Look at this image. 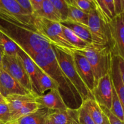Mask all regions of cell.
<instances>
[{
	"label": "cell",
	"mask_w": 124,
	"mask_h": 124,
	"mask_svg": "<svg viewBox=\"0 0 124 124\" xmlns=\"http://www.w3.org/2000/svg\"><path fill=\"white\" fill-rule=\"evenodd\" d=\"M71 5L87 14L97 8L94 0H73Z\"/></svg>",
	"instance_id": "f1b7e54d"
},
{
	"label": "cell",
	"mask_w": 124,
	"mask_h": 124,
	"mask_svg": "<svg viewBox=\"0 0 124 124\" xmlns=\"http://www.w3.org/2000/svg\"><path fill=\"white\" fill-rule=\"evenodd\" d=\"M6 102L5 98L0 94V102Z\"/></svg>",
	"instance_id": "ab89813d"
},
{
	"label": "cell",
	"mask_w": 124,
	"mask_h": 124,
	"mask_svg": "<svg viewBox=\"0 0 124 124\" xmlns=\"http://www.w3.org/2000/svg\"><path fill=\"white\" fill-rule=\"evenodd\" d=\"M73 56L75 67L79 76L87 89L92 93L95 87L96 82L90 64L84 56L76 50L73 53Z\"/></svg>",
	"instance_id": "7c38bea8"
},
{
	"label": "cell",
	"mask_w": 124,
	"mask_h": 124,
	"mask_svg": "<svg viewBox=\"0 0 124 124\" xmlns=\"http://www.w3.org/2000/svg\"><path fill=\"white\" fill-rule=\"evenodd\" d=\"M36 97L32 93L27 94H10L7 96L5 98V101L9 108L10 116L27 103L35 101Z\"/></svg>",
	"instance_id": "e0dca14e"
},
{
	"label": "cell",
	"mask_w": 124,
	"mask_h": 124,
	"mask_svg": "<svg viewBox=\"0 0 124 124\" xmlns=\"http://www.w3.org/2000/svg\"><path fill=\"white\" fill-rule=\"evenodd\" d=\"M76 50L84 56L90 64L96 84L101 78L110 73L111 63L110 47L90 44L84 49Z\"/></svg>",
	"instance_id": "3957f363"
},
{
	"label": "cell",
	"mask_w": 124,
	"mask_h": 124,
	"mask_svg": "<svg viewBox=\"0 0 124 124\" xmlns=\"http://www.w3.org/2000/svg\"><path fill=\"white\" fill-rule=\"evenodd\" d=\"M124 12L116 15L108 23L111 55L124 58Z\"/></svg>",
	"instance_id": "ba28073f"
},
{
	"label": "cell",
	"mask_w": 124,
	"mask_h": 124,
	"mask_svg": "<svg viewBox=\"0 0 124 124\" xmlns=\"http://www.w3.org/2000/svg\"><path fill=\"white\" fill-rule=\"evenodd\" d=\"M4 124H15V123H13V122H8V123H6Z\"/></svg>",
	"instance_id": "7bdbcfd3"
},
{
	"label": "cell",
	"mask_w": 124,
	"mask_h": 124,
	"mask_svg": "<svg viewBox=\"0 0 124 124\" xmlns=\"http://www.w3.org/2000/svg\"><path fill=\"white\" fill-rule=\"evenodd\" d=\"M102 124H109L108 120L107 117V116H105L104 113V121H103Z\"/></svg>",
	"instance_id": "74e56055"
},
{
	"label": "cell",
	"mask_w": 124,
	"mask_h": 124,
	"mask_svg": "<svg viewBox=\"0 0 124 124\" xmlns=\"http://www.w3.org/2000/svg\"><path fill=\"white\" fill-rule=\"evenodd\" d=\"M101 107V106H100ZM103 113L105 114V116L107 117L108 120L109 124H124V122H122L119 118H117L116 116L113 115L110 110L104 107H101Z\"/></svg>",
	"instance_id": "d6a6232c"
},
{
	"label": "cell",
	"mask_w": 124,
	"mask_h": 124,
	"mask_svg": "<svg viewBox=\"0 0 124 124\" xmlns=\"http://www.w3.org/2000/svg\"><path fill=\"white\" fill-rule=\"evenodd\" d=\"M49 1L59 13L61 18V21L67 20L69 5L65 0H49Z\"/></svg>",
	"instance_id": "f546056e"
},
{
	"label": "cell",
	"mask_w": 124,
	"mask_h": 124,
	"mask_svg": "<svg viewBox=\"0 0 124 124\" xmlns=\"http://www.w3.org/2000/svg\"><path fill=\"white\" fill-rule=\"evenodd\" d=\"M51 47L62 71L77 90L82 101L93 98L92 93L87 89L76 71L73 54L67 53L52 44H51Z\"/></svg>",
	"instance_id": "277c9868"
},
{
	"label": "cell",
	"mask_w": 124,
	"mask_h": 124,
	"mask_svg": "<svg viewBox=\"0 0 124 124\" xmlns=\"http://www.w3.org/2000/svg\"><path fill=\"white\" fill-rule=\"evenodd\" d=\"M78 110H52L48 116V119L53 124H70L73 119L78 118Z\"/></svg>",
	"instance_id": "ac0fdd59"
},
{
	"label": "cell",
	"mask_w": 124,
	"mask_h": 124,
	"mask_svg": "<svg viewBox=\"0 0 124 124\" xmlns=\"http://www.w3.org/2000/svg\"><path fill=\"white\" fill-rule=\"evenodd\" d=\"M114 3L116 15L123 13L124 12V0H114Z\"/></svg>",
	"instance_id": "d590c367"
},
{
	"label": "cell",
	"mask_w": 124,
	"mask_h": 124,
	"mask_svg": "<svg viewBox=\"0 0 124 124\" xmlns=\"http://www.w3.org/2000/svg\"><path fill=\"white\" fill-rule=\"evenodd\" d=\"M52 110L39 107L35 111L23 116L13 122L15 124H45L48 115Z\"/></svg>",
	"instance_id": "2e32d148"
},
{
	"label": "cell",
	"mask_w": 124,
	"mask_h": 124,
	"mask_svg": "<svg viewBox=\"0 0 124 124\" xmlns=\"http://www.w3.org/2000/svg\"><path fill=\"white\" fill-rule=\"evenodd\" d=\"M88 27L92 35V44L108 46L110 48L108 23L105 20L98 7L88 14Z\"/></svg>",
	"instance_id": "8992f818"
},
{
	"label": "cell",
	"mask_w": 124,
	"mask_h": 124,
	"mask_svg": "<svg viewBox=\"0 0 124 124\" xmlns=\"http://www.w3.org/2000/svg\"><path fill=\"white\" fill-rule=\"evenodd\" d=\"M38 81L41 94L51 90H58V86L53 80L38 67Z\"/></svg>",
	"instance_id": "603a6c76"
},
{
	"label": "cell",
	"mask_w": 124,
	"mask_h": 124,
	"mask_svg": "<svg viewBox=\"0 0 124 124\" xmlns=\"http://www.w3.org/2000/svg\"><path fill=\"white\" fill-rule=\"evenodd\" d=\"M0 124H3V123H2V122H0Z\"/></svg>",
	"instance_id": "ee69618b"
},
{
	"label": "cell",
	"mask_w": 124,
	"mask_h": 124,
	"mask_svg": "<svg viewBox=\"0 0 124 124\" xmlns=\"http://www.w3.org/2000/svg\"><path fill=\"white\" fill-rule=\"evenodd\" d=\"M35 101L39 105L40 107L46 108L50 110L68 108L56 89L51 90L47 93L38 96L35 98Z\"/></svg>",
	"instance_id": "9a60e30c"
},
{
	"label": "cell",
	"mask_w": 124,
	"mask_h": 124,
	"mask_svg": "<svg viewBox=\"0 0 124 124\" xmlns=\"http://www.w3.org/2000/svg\"><path fill=\"white\" fill-rule=\"evenodd\" d=\"M31 59L56 84L58 92L67 107L71 110H78L83 101L77 90L62 71L51 44L48 48L36 54Z\"/></svg>",
	"instance_id": "7a4b0ae2"
},
{
	"label": "cell",
	"mask_w": 124,
	"mask_h": 124,
	"mask_svg": "<svg viewBox=\"0 0 124 124\" xmlns=\"http://www.w3.org/2000/svg\"><path fill=\"white\" fill-rule=\"evenodd\" d=\"M0 122L3 124L10 122V112L6 102H0Z\"/></svg>",
	"instance_id": "4dcf8cb0"
},
{
	"label": "cell",
	"mask_w": 124,
	"mask_h": 124,
	"mask_svg": "<svg viewBox=\"0 0 124 124\" xmlns=\"http://www.w3.org/2000/svg\"><path fill=\"white\" fill-rule=\"evenodd\" d=\"M67 19L88 26V14L71 5H69Z\"/></svg>",
	"instance_id": "d4e9b609"
},
{
	"label": "cell",
	"mask_w": 124,
	"mask_h": 124,
	"mask_svg": "<svg viewBox=\"0 0 124 124\" xmlns=\"http://www.w3.org/2000/svg\"><path fill=\"white\" fill-rule=\"evenodd\" d=\"M35 16L43 18L52 21H61V18L58 11L55 9L49 0H43L42 6L39 10L33 13Z\"/></svg>",
	"instance_id": "44dd1931"
},
{
	"label": "cell",
	"mask_w": 124,
	"mask_h": 124,
	"mask_svg": "<svg viewBox=\"0 0 124 124\" xmlns=\"http://www.w3.org/2000/svg\"><path fill=\"white\" fill-rule=\"evenodd\" d=\"M4 54V51L3 48L0 46V69H2V58H3Z\"/></svg>",
	"instance_id": "8d00e7d4"
},
{
	"label": "cell",
	"mask_w": 124,
	"mask_h": 124,
	"mask_svg": "<svg viewBox=\"0 0 124 124\" xmlns=\"http://www.w3.org/2000/svg\"><path fill=\"white\" fill-rule=\"evenodd\" d=\"M111 83L118 95L121 103L124 105V59L117 55H111L110 71Z\"/></svg>",
	"instance_id": "30bf717a"
},
{
	"label": "cell",
	"mask_w": 124,
	"mask_h": 124,
	"mask_svg": "<svg viewBox=\"0 0 124 124\" xmlns=\"http://www.w3.org/2000/svg\"><path fill=\"white\" fill-rule=\"evenodd\" d=\"M29 1L33 10V13L39 10L41 6H42L43 0H29Z\"/></svg>",
	"instance_id": "836d02e7"
},
{
	"label": "cell",
	"mask_w": 124,
	"mask_h": 124,
	"mask_svg": "<svg viewBox=\"0 0 124 124\" xmlns=\"http://www.w3.org/2000/svg\"><path fill=\"white\" fill-rule=\"evenodd\" d=\"M2 69L16 80L23 87L32 93L30 78L18 54L8 55L4 54L2 58Z\"/></svg>",
	"instance_id": "52a82bcc"
},
{
	"label": "cell",
	"mask_w": 124,
	"mask_h": 124,
	"mask_svg": "<svg viewBox=\"0 0 124 124\" xmlns=\"http://www.w3.org/2000/svg\"><path fill=\"white\" fill-rule=\"evenodd\" d=\"M18 3L21 6L23 7L24 9H25V10L27 12H29L30 14L33 15V10L31 8V6H30V4L29 2V0H16Z\"/></svg>",
	"instance_id": "e575fe53"
},
{
	"label": "cell",
	"mask_w": 124,
	"mask_h": 124,
	"mask_svg": "<svg viewBox=\"0 0 124 124\" xmlns=\"http://www.w3.org/2000/svg\"><path fill=\"white\" fill-rule=\"evenodd\" d=\"M0 13L24 24L35 25V16L27 12L16 0H0Z\"/></svg>",
	"instance_id": "9c48e42d"
},
{
	"label": "cell",
	"mask_w": 124,
	"mask_h": 124,
	"mask_svg": "<svg viewBox=\"0 0 124 124\" xmlns=\"http://www.w3.org/2000/svg\"><path fill=\"white\" fill-rule=\"evenodd\" d=\"M65 2L67 3L68 5H71L73 0H65Z\"/></svg>",
	"instance_id": "60d3db41"
},
{
	"label": "cell",
	"mask_w": 124,
	"mask_h": 124,
	"mask_svg": "<svg viewBox=\"0 0 124 124\" xmlns=\"http://www.w3.org/2000/svg\"><path fill=\"white\" fill-rule=\"evenodd\" d=\"M70 124H79L78 121V118L73 119L72 121H71V122H70Z\"/></svg>",
	"instance_id": "f35d334b"
},
{
	"label": "cell",
	"mask_w": 124,
	"mask_h": 124,
	"mask_svg": "<svg viewBox=\"0 0 124 124\" xmlns=\"http://www.w3.org/2000/svg\"><path fill=\"white\" fill-rule=\"evenodd\" d=\"M17 54L21 61L23 67L27 73L32 88V93L36 96L41 95L39 87L38 81V66L34 62V61L25 53L24 51L19 48Z\"/></svg>",
	"instance_id": "5bb4252c"
},
{
	"label": "cell",
	"mask_w": 124,
	"mask_h": 124,
	"mask_svg": "<svg viewBox=\"0 0 124 124\" xmlns=\"http://www.w3.org/2000/svg\"><path fill=\"white\" fill-rule=\"evenodd\" d=\"M40 106L36 101L31 102H28L24 105H23L20 109L16 111L15 113L11 115L10 116V122H13L16 121L17 119H19L23 116H25L33 111L37 110Z\"/></svg>",
	"instance_id": "83f0119b"
},
{
	"label": "cell",
	"mask_w": 124,
	"mask_h": 124,
	"mask_svg": "<svg viewBox=\"0 0 124 124\" xmlns=\"http://www.w3.org/2000/svg\"><path fill=\"white\" fill-rule=\"evenodd\" d=\"M60 24L70 29L79 38L88 43V44H92V35L89 27L87 25L75 23L68 19L60 22Z\"/></svg>",
	"instance_id": "d6986e66"
},
{
	"label": "cell",
	"mask_w": 124,
	"mask_h": 124,
	"mask_svg": "<svg viewBox=\"0 0 124 124\" xmlns=\"http://www.w3.org/2000/svg\"><path fill=\"white\" fill-rule=\"evenodd\" d=\"M94 1L108 23L116 15L114 0H94Z\"/></svg>",
	"instance_id": "7402d4cb"
},
{
	"label": "cell",
	"mask_w": 124,
	"mask_h": 124,
	"mask_svg": "<svg viewBox=\"0 0 124 124\" xmlns=\"http://www.w3.org/2000/svg\"><path fill=\"white\" fill-rule=\"evenodd\" d=\"M0 46L3 48L5 54L16 55L19 47L6 34L0 30Z\"/></svg>",
	"instance_id": "484cf974"
},
{
	"label": "cell",
	"mask_w": 124,
	"mask_h": 124,
	"mask_svg": "<svg viewBox=\"0 0 124 124\" xmlns=\"http://www.w3.org/2000/svg\"><path fill=\"white\" fill-rule=\"evenodd\" d=\"M110 111L119 119L122 122L124 121V105L121 103L118 95L116 93V90L112 85V101H111V106Z\"/></svg>",
	"instance_id": "4316f807"
},
{
	"label": "cell",
	"mask_w": 124,
	"mask_h": 124,
	"mask_svg": "<svg viewBox=\"0 0 124 124\" xmlns=\"http://www.w3.org/2000/svg\"><path fill=\"white\" fill-rule=\"evenodd\" d=\"M31 93L16 80L0 69V94L4 98L10 94H27Z\"/></svg>",
	"instance_id": "4fadbf2b"
},
{
	"label": "cell",
	"mask_w": 124,
	"mask_h": 124,
	"mask_svg": "<svg viewBox=\"0 0 124 124\" xmlns=\"http://www.w3.org/2000/svg\"><path fill=\"white\" fill-rule=\"evenodd\" d=\"M45 124H52V122H51L48 119V117H47V120H46V123H45Z\"/></svg>",
	"instance_id": "b9f144b4"
},
{
	"label": "cell",
	"mask_w": 124,
	"mask_h": 124,
	"mask_svg": "<svg viewBox=\"0 0 124 124\" xmlns=\"http://www.w3.org/2000/svg\"><path fill=\"white\" fill-rule=\"evenodd\" d=\"M62 29L63 33L67 41L78 50L84 49L90 45L79 38L77 35H75L72 31H71L68 28L62 25Z\"/></svg>",
	"instance_id": "cb8c5ba5"
},
{
	"label": "cell",
	"mask_w": 124,
	"mask_h": 124,
	"mask_svg": "<svg viewBox=\"0 0 124 124\" xmlns=\"http://www.w3.org/2000/svg\"><path fill=\"white\" fill-rule=\"evenodd\" d=\"M78 121L79 124H96L82 105L78 109Z\"/></svg>",
	"instance_id": "1f68e13d"
},
{
	"label": "cell",
	"mask_w": 124,
	"mask_h": 124,
	"mask_svg": "<svg viewBox=\"0 0 124 124\" xmlns=\"http://www.w3.org/2000/svg\"><path fill=\"white\" fill-rule=\"evenodd\" d=\"M92 94L94 100L101 107L110 110L112 101V83L110 73L97 82Z\"/></svg>",
	"instance_id": "8fae6325"
},
{
	"label": "cell",
	"mask_w": 124,
	"mask_h": 124,
	"mask_svg": "<svg viewBox=\"0 0 124 124\" xmlns=\"http://www.w3.org/2000/svg\"><path fill=\"white\" fill-rule=\"evenodd\" d=\"M83 107L96 124H102L104 121V113L100 105L94 100V98H90L84 101Z\"/></svg>",
	"instance_id": "ffe728a7"
},
{
	"label": "cell",
	"mask_w": 124,
	"mask_h": 124,
	"mask_svg": "<svg viewBox=\"0 0 124 124\" xmlns=\"http://www.w3.org/2000/svg\"><path fill=\"white\" fill-rule=\"evenodd\" d=\"M0 30L31 58L50 46L49 41L41 35L35 25L24 24L1 13Z\"/></svg>",
	"instance_id": "6da1fadb"
},
{
	"label": "cell",
	"mask_w": 124,
	"mask_h": 124,
	"mask_svg": "<svg viewBox=\"0 0 124 124\" xmlns=\"http://www.w3.org/2000/svg\"><path fill=\"white\" fill-rule=\"evenodd\" d=\"M35 25L38 31L51 44L70 54H73L76 50L65 39L60 23L35 16Z\"/></svg>",
	"instance_id": "5b68a950"
}]
</instances>
